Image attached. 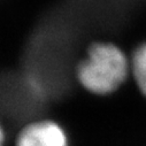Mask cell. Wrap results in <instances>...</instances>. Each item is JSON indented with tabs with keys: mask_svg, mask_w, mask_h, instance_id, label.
I'll return each instance as SVG.
<instances>
[{
	"mask_svg": "<svg viewBox=\"0 0 146 146\" xmlns=\"http://www.w3.org/2000/svg\"><path fill=\"white\" fill-rule=\"evenodd\" d=\"M129 61L123 51L112 43H96L88 50L77 68L81 84L92 93L107 94L115 91L127 78Z\"/></svg>",
	"mask_w": 146,
	"mask_h": 146,
	"instance_id": "6da1fadb",
	"label": "cell"
},
{
	"mask_svg": "<svg viewBox=\"0 0 146 146\" xmlns=\"http://www.w3.org/2000/svg\"><path fill=\"white\" fill-rule=\"evenodd\" d=\"M17 146H68V140L59 124L40 121L29 124L20 132Z\"/></svg>",
	"mask_w": 146,
	"mask_h": 146,
	"instance_id": "7a4b0ae2",
	"label": "cell"
},
{
	"mask_svg": "<svg viewBox=\"0 0 146 146\" xmlns=\"http://www.w3.org/2000/svg\"><path fill=\"white\" fill-rule=\"evenodd\" d=\"M131 70L140 91L146 96V43L136 48L131 59Z\"/></svg>",
	"mask_w": 146,
	"mask_h": 146,
	"instance_id": "3957f363",
	"label": "cell"
}]
</instances>
